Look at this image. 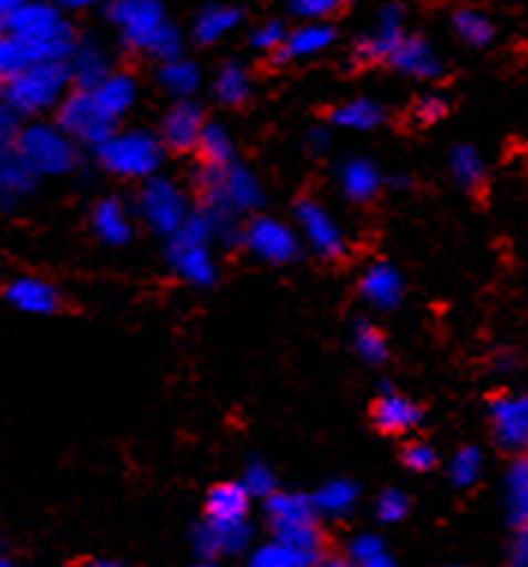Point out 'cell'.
<instances>
[{"label":"cell","mask_w":528,"mask_h":567,"mask_svg":"<svg viewBox=\"0 0 528 567\" xmlns=\"http://www.w3.org/2000/svg\"><path fill=\"white\" fill-rule=\"evenodd\" d=\"M387 63L394 66L396 73L408 75V79H421V82H433V79H442V73H445L442 58H438L433 45L424 37H408V33L396 45L394 54L387 58Z\"/></svg>","instance_id":"obj_15"},{"label":"cell","mask_w":528,"mask_h":567,"mask_svg":"<svg viewBox=\"0 0 528 567\" xmlns=\"http://www.w3.org/2000/svg\"><path fill=\"white\" fill-rule=\"evenodd\" d=\"M91 226L94 235L108 247H124L126 240L133 238V217L121 198H103L96 202L94 214H91Z\"/></svg>","instance_id":"obj_21"},{"label":"cell","mask_w":528,"mask_h":567,"mask_svg":"<svg viewBox=\"0 0 528 567\" xmlns=\"http://www.w3.org/2000/svg\"><path fill=\"white\" fill-rule=\"evenodd\" d=\"M205 124L208 121H205L201 105L193 103V100H177L159 124V138L168 151L189 154V151H196L198 138L205 133Z\"/></svg>","instance_id":"obj_12"},{"label":"cell","mask_w":528,"mask_h":567,"mask_svg":"<svg viewBox=\"0 0 528 567\" xmlns=\"http://www.w3.org/2000/svg\"><path fill=\"white\" fill-rule=\"evenodd\" d=\"M21 0H0V28H3V21H7V16H10L15 7H19Z\"/></svg>","instance_id":"obj_54"},{"label":"cell","mask_w":528,"mask_h":567,"mask_svg":"<svg viewBox=\"0 0 528 567\" xmlns=\"http://www.w3.org/2000/svg\"><path fill=\"white\" fill-rule=\"evenodd\" d=\"M405 37V16L400 3H387L382 12H379V21L375 28L361 42H358V58L363 63H379L387 61L394 49L403 42Z\"/></svg>","instance_id":"obj_14"},{"label":"cell","mask_w":528,"mask_h":567,"mask_svg":"<svg viewBox=\"0 0 528 567\" xmlns=\"http://www.w3.org/2000/svg\"><path fill=\"white\" fill-rule=\"evenodd\" d=\"M249 567H307V565H303L301 556H298L294 549H289L286 544H280V540H273V544H265V547L252 553Z\"/></svg>","instance_id":"obj_39"},{"label":"cell","mask_w":528,"mask_h":567,"mask_svg":"<svg viewBox=\"0 0 528 567\" xmlns=\"http://www.w3.org/2000/svg\"><path fill=\"white\" fill-rule=\"evenodd\" d=\"M3 298H7L10 307L28 312V316H52V312L61 310V295H58V289L37 277L12 279L7 291H3Z\"/></svg>","instance_id":"obj_18"},{"label":"cell","mask_w":528,"mask_h":567,"mask_svg":"<svg viewBox=\"0 0 528 567\" xmlns=\"http://www.w3.org/2000/svg\"><path fill=\"white\" fill-rule=\"evenodd\" d=\"M244 247L268 265H289L298 256V231H291L282 219L256 217L244 226Z\"/></svg>","instance_id":"obj_10"},{"label":"cell","mask_w":528,"mask_h":567,"mask_svg":"<svg viewBox=\"0 0 528 567\" xmlns=\"http://www.w3.org/2000/svg\"><path fill=\"white\" fill-rule=\"evenodd\" d=\"M294 219H298V231L301 238L310 244L321 258L328 261H340L349 252V240L345 231L337 226V219L328 214V207L315 202V198H301L294 207Z\"/></svg>","instance_id":"obj_9"},{"label":"cell","mask_w":528,"mask_h":567,"mask_svg":"<svg viewBox=\"0 0 528 567\" xmlns=\"http://www.w3.org/2000/svg\"><path fill=\"white\" fill-rule=\"evenodd\" d=\"M252 537L247 519H205L196 532L198 556L226 558L244 553Z\"/></svg>","instance_id":"obj_13"},{"label":"cell","mask_w":528,"mask_h":567,"mask_svg":"<svg viewBox=\"0 0 528 567\" xmlns=\"http://www.w3.org/2000/svg\"><path fill=\"white\" fill-rule=\"evenodd\" d=\"M403 274H400L394 265L375 261V265H370V268L363 270L361 295L373 303L375 310H394L396 303L403 300Z\"/></svg>","instance_id":"obj_19"},{"label":"cell","mask_w":528,"mask_h":567,"mask_svg":"<svg viewBox=\"0 0 528 567\" xmlns=\"http://www.w3.org/2000/svg\"><path fill=\"white\" fill-rule=\"evenodd\" d=\"M0 567H19V565H12V561H7V558H0Z\"/></svg>","instance_id":"obj_56"},{"label":"cell","mask_w":528,"mask_h":567,"mask_svg":"<svg viewBox=\"0 0 528 567\" xmlns=\"http://www.w3.org/2000/svg\"><path fill=\"white\" fill-rule=\"evenodd\" d=\"M58 126L79 147H100L117 130V121L105 112L94 91L75 87L58 105Z\"/></svg>","instance_id":"obj_7"},{"label":"cell","mask_w":528,"mask_h":567,"mask_svg":"<svg viewBox=\"0 0 528 567\" xmlns=\"http://www.w3.org/2000/svg\"><path fill=\"white\" fill-rule=\"evenodd\" d=\"M159 87L168 93V96H175V100H193V93L198 91V84H201V73H198V66L187 58H172V61L159 63Z\"/></svg>","instance_id":"obj_28"},{"label":"cell","mask_w":528,"mask_h":567,"mask_svg":"<svg viewBox=\"0 0 528 567\" xmlns=\"http://www.w3.org/2000/svg\"><path fill=\"white\" fill-rule=\"evenodd\" d=\"M451 24H454L456 37L463 42H468V45H489L493 37H496V28H493V21H489L487 12L472 10V7L456 10Z\"/></svg>","instance_id":"obj_34"},{"label":"cell","mask_w":528,"mask_h":567,"mask_svg":"<svg viewBox=\"0 0 528 567\" xmlns=\"http://www.w3.org/2000/svg\"><path fill=\"white\" fill-rule=\"evenodd\" d=\"M408 507H412L408 495L400 493V489H384L379 495V502H375V514H379L382 523H400L408 514Z\"/></svg>","instance_id":"obj_42"},{"label":"cell","mask_w":528,"mask_h":567,"mask_svg":"<svg viewBox=\"0 0 528 567\" xmlns=\"http://www.w3.org/2000/svg\"><path fill=\"white\" fill-rule=\"evenodd\" d=\"M505 514L510 526H528V460H514L505 475Z\"/></svg>","instance_id":"obj_27"},{"label":"cell","mask_w":528,"mask_h":567,"mask_svg":"<svg viewBox=\"0 0 528 567\" xmlns=\"http://www.w3.org/2000/svg\"><path fill=\"white\" fill-rule=\"evenodd\" d=\"M84 567H121V565H114V561H91V565H84Z\"/></svg>","instance_id":"obj_55"},{"label":"cell","mask_w":528,"mask_h":567,"mask_svg":"<svg viewBox=\"0 0 528 567\" xmlns=\"http://www.w3.org/2000/svg\"><path fill=\"white\" fill-rule=\"evenodd\" d=\"M333 28L324 21H303L301 28L286 33L277 61H303V58H315L324 49H331Z\"/></svg>","instance_id":"obj_22"},{"label":"cell","mask_w":528,"mask_h":567,"mask_svg":"<svg viewBox=\"0 0 528 567\" xmlns=\"http://www.w3.org/2000/svg\"><path fill=\"white\" fill-rule=\"evenodd\" d=\"M138 214H142L147 226L154 228L156 235L172 238L177 228L187 223L193 210H189L187 193L175 181L154 175L147 177L142 193H138Z\"/></svg>","instance_id":"obj_8"},{"label":"cell","mask_w":528,"mask_h":567,"mask_svg":"<svg viewBox=\"0 0 528 567\" xmlns=\"http://www.w3.org/2000/svg\"><path fill=\"white\" fill-rule=\"evenodd\" d=\"M312 567H361L352 556H321Z\"/></svg>","instance_id":"obj_49"},{"label":"cell","mask_w":528,"mask_h":567,"mask_svg":"<svg viewBox=\"0 0 528 567\" xmlns=\"http://www.w3.org/2000/svg\"><path fill=\"white\" fill-rule=\"evenodd\" d=\"M66 66H70V79H73V87H96L103 82L105 75L112 73V61L100 42L84 40L75 42L73 54L66 58Z\"/></svg>","instance_id":"obj_20"},{"label":"cell","mask_w":528,"mask_h":567,"mask_svg":"<svg viewBox=\"0 0 528 567\" xmlns=\"http://www.w3.org/2000/svg\"><path fill=\"white\" fill-rule=\"evenodd\" d=\"M31 63L33 61L24 52V45L12 33L0 31V79L7 82L12 75H19L21 70H28Z\"/></svg>","instance_id":"obj_38"},{"label":"cell","mask_w":528,"mask_h":567,"mask_svg":"<svg viewBox=\"0 0 528 567\" xmlns=\"http://www.w3.org/2000/svg\"><path fill=\"white\" fill-rule=\"evenodd\" d=\"M240 19H244V12H240L238 7L214 3V7H208V10H201L193 33H196V40L201 42V45H214V42H219L222 37H228V33L235 31V28L240 24Z\"/></svg>","instance_id":"obj_29"},{"label":"cell","mask_w":528,"mask_h":567,"mask_svg":"<svg viewBox=\"0 0 528 567\" xmlns=\"http://www.w3.org/2000/svg\"><path fill=\"white\" fill-rule=\"evenodd\" d=\"M484 472V454L477 451L475 444H466V447H459L454 456H451V463H447V477H451V484L454 486H472Z\"/></svg>","instance_id":"obj_36"},{"label":"cell","mask_w":528,"mask_h":567,"mask_svg":"<svg viewBox=\"0 0 528 567\" xmlns=\"http://www.w3.org/2000/svg\"><path fill=\"white\" fill-rule=\"evenodd\" d=\"M96 93V100L103 103V109L112 114L114 121H121L138 100V84L130 73H108L103 82L91 87Z\"/></svg>","instance_id":"obj_25"},{"label":"cell","mask_w":528,"mask_h":567,"mask_svg":"<svg viewBox=\"0 0 528 567\" xmlns=\"http://www.w3.org/2000/svg\"><path fill=\"white\" fill-rule=\"evenodd\" d=\"M252 495L244 484H217L208 493V519H247Z\"/></svg>","instance_id":"obj_30"},{"label":"cell","mask_w":528,"mask_h":567,"mask_svg":"<svg viewBox=\"0 0 528 567\" xmlns=\"http://www.w3.org/2000/svg\"><path fill=\"white\" fill-rule=\"evenodd\" d=\"M108 19L133 52L151 54L159 63L180 58L184 42L175 24L166 21L159 0H112Z\"/></svg>","instance_id":"obj_2"},{"label":"cell","mask_w":528,"mask_h":567,"mask_svg":"<svg viewBox=\"0 0 528 567\" xmlns=\"http://www.w3.org/2000/svg\"><path fill=\"white\" fill-rule=\"evenodd\" d=\"M210 244H214V226L205 217V210L198 207L168 238V265L175 268L177 277L187 279L189 286H210L217 279Z\"/></svg>","instance_id":"obj_5"},{"label":"cell","mask_w":528,"mask_h":567,"mask_svg":"<svg viewBox=\"0 0 528 567\" xmlns=\"http://www.w3.org/2000/svg\"><path fill=\"white\" fill-rule=\"evenodd\" d=\"M328 133H321V130H315V133H310V151H324L328 147Z\"/></svg>","instance_id":"obj_52"},{"label":"cell","mask_w":528,"mask_h":567,"mask_svg":"<svg viewBox=\"0 0 528 567\" xmlns=\"http://www.w3.org/2000/svg\"><path fill=\"white\" fill-rule=\"evenodd\" d=\"M189 567H217V565H210V561H198V565H189Z\"/></svg>","instance_id":"obj_57"},{"label":"cell","mask_w":528,"mask_h":567,"mask_svg":"<svg viewBox=\"0 0 528 567\" xmlns=\"http://www.w3.org/2000/svg\"><path fill=\"white\" fill-rule=\"evenodd\" d=\"M451 177H454V184L459 189H466V193H480L484 184H487V163H484V156L477 154V147L472 145H456L451 151Z\"/></svg>","instance_id":"obj_26"},{"label":"cell","mask_w":528,"mask_h":567,"mask_svg":"<svg viewBox=\"0 0 528 567\" xmlns=\"http://www.w3.org/2000/svg\"><path fill=\"white\" fill-rule=\"evenodd\" d=\"M345 0H291V12L303 21H324L342 10Z\"/></svg>","instance_id":"obj_43"},{"label":"cell","mask_w":528,"mask_h":567,"mask_svg":"<svg viewBox=\"0 0 528 567\" xmlns=\"http://www.w3.org/2000/svg\"><path fill=\"white\" fill-rule=\"evenodd\" d=\"M354 502H358V486H354L352 481H345V477L328 481L319 493L312 495V505H315V511L324 516L349 514L354 507Z\"/></svg>","instance_id":"obj_32"},{"label":"cell","mask_w":528,"mask_h":567,"mask_svg":"<svg viewBox=\"0 0 528 567\" xmlns=\"http://www.w3.org/2000/svg\"><path fill=\"white\" fill-rule=\"evenodd\" d=\"M489 423L505 451H528V393H498L489 403Z\"/></svg>","instance_id":"obj_11"},{"label":"cell","mask_w":528,"mask_h":567,"mask_svg":"<svg viewBox=\"0 0 528 567\" xmlns=\"http://www.w3.org/2000/svg\"><path fill=\"white\" fill-rule=\"evenodd\" d=\"M163 138L147 130H114L96 147V159L105 172L124 181H147L163 165Z\"/></svg>","instance_id":"obj_4"},{"label":"cell","mask_w":528,"mask_h":567,"mask_svg":"<svg viewBox=\"0 0 528 567\" xmlns=\"http://www.w3.org/2000/svg\"><path fill=\"white\" fill-rule=\"evenodd\" d=\"M403 463L412 468V472H429L438 463V456L426 442H408L403 451Z\"/></svg>","instance_id":"obj_46"},{"label":"cell","mask_w":528,"mask_h":567,"mask_svg":"<svg viewBox=\"0 0 528 567\" xmlns=\"http://www.w3.org/2000/svg\"><path fill=\"white\" fill-rule=\"evenodd\" d=\"M196 154L201 165H214V168L235 163V145H231V138H228V133L219 124H205V133L198 138Z\"/></svg>","instance_id":"obj_35"},{"label":"cell","mask_w":528,"mask_h":567,"mask_svg":"<svg viewBox=\"0 0 528 567\" xmlns=\"http://www.w3.org/2000/svg\"><path fill=\"white\" fill-rule=\"evenodd\" d=\"M15 151L31 163V168L40 177L70 175L79 165V145L58 124L21 126Z\"/></svg>","instance_id":"obj_6"},{"label":"cell","mask_w":528,"mask_h":567,"mask_svg":"<svg viewBox=\"0 0 528 567\" xmlns=\"http://www.w3.org/2000/svg\"><path fill=\"white\" fill-rule=\"evenodd\" d=\"M354 351L361 354V361L373 363V367L387 361V354H391L384 333L375 324H370V321H358V328H354Z\"/></svg>","instance_id":"obj_37"},{"label":"cell","mask_w":528,"mask_h":567,"mask_svg":"<svg viewBox=\"0 0 528 567\" xmlns=\"http://www.w3.org/2000/svg\"><path fill=\"white\" fill-rule=\"evenodd\" d=\"M340 189L345 193L349 202L366 205V202H373L375 193L382 189V175H379V168H375L370 159L354 156V159H349V163H342Z\"/></svg>","instance_id":"obj_24"},{"label":"cell","mask_w":528,"mask_h":567,"mask_svg":"<svg viewBox=\"0 0 528 567\" xmlns=\"http://www.w3.org/2000/svg\"><path fill=\"white\" fill-rule=\"evenodd\" d=\"M249 73L240 66L238 61L226 63L217 75V84H214V93L222 105H244L249 100Z\"/></svg>","instance_id":"obj_33"},{"label":"cell","mask_w":528,"mask_h":567,"mask_svg":"<svg viewBox=\"0 0 528 567\" xmlns=\"http://www.w3.org/2000/svg\"><path fill=\"white\" fill-rule=\"evenodd\" d=\"M240 484L247 486V493L252 495V498H268V495L277 493V477H273V472H270L261 460H252V463L247 465Z\"/></svg>","instance_id":"obj_40"},{"label":"cell","mask_w":528,"mask_h":567,"mask_svg":"<svg viewBox=\"0 0 528 567\" xmlns=\"http://www.w3.org/2000/svg\"><path fill=\"white\" fill-rule=\"evenodd\" d=\"M0 31L12 33L24 45L33 63L66 61L75 49V31L66 21L61 7L42 3V0H21L19 7L7 16Z\"/></svg>","instance_id":"obj_1"},{"label":"cell","mask_w":528,"mask_h":567,"mask_svg":"<svg viewBox=\"0 0 528 567\" xmlns=\"http://www.w3.org/2000/svg\"><path fill=\"white\" fill-rule=\"evenodd\" d=\"M361 567H400V565H396L394 558L387 556V553H382V556L370 558V561H366V565H361Z\"/></svg>","instance_id":"obj_53"},{"label":"cell","mask_w":528,"mask_h":567,"mask_svg":"<svg viewBox=\"0 0 528 567\" xmlns=\"http://www.w3.org/2000/svg\"><path fill=\"white\" fill-rule=\"evenodd\" d=\"M517 367V358L514 351H498L496 354V370H514Z\"/></svg>","instance_id":"obj_51"},{"label":"cell","mask_w":528,"mask_h":567,"mask_svg":"<svg viewBox=\"0 0 528 567\" xmlns=\"http://www.w3.org/2000/svg\"><path fill=\"white\" fill-rule=\"evenodd\" d=\"M286 28H282V21H268V24H261V28H256L252 31V37H249V42H252V49L261 54H280L282 42H286Z\"/></svg>","instance_id":"obj_41"},{"label":"cell","mask_w":528,"mask_h":567,"mask_svg":"<svg viewBox=\"0 0 528 567\" xmlns=\"http://www.w3.org/2000/svg\"><path fill=\"white\" fill-rule=\"evenodd\" d=\"M445 114H447V103L438 96V93H426V96L417 100L415 109H412V117H415L417 124H424V126L438 124Z\"/></svg>","instance_id":"obj_44"},{"label":"cell","mask_w":528,"mask_h":567,"mask_svg":"<svg viewBox=\"0 0 528 567\" xmlns=\"http://www.w3.org/2000/svg\"><path fill=\"white\" fill-rule=\"evenodd\" d=\"M52 3L54 7H61V10H87L96 0H52Z\"/></svg>","instance_id":"obj_50"},{"label":"cell","mask_w":528,"mask_h":567,"mask_svg":"<svg viewBox=\"0 0 528 567\" xmlns=\"http://www.w3.org/2000/svg\"><path fill=\"white\" fill-rule=\"evenodd\" d=\"M37 181H40V175L33 172L31 163L15 147L0 151V207L10 210V207L21 205L37 189Z\"/></svg>","instance_id":"obj_17"},{"label":"cell","mask_w":528,"mask_h":567,"mask_svg":"<svg viewBox=\"0 0 528 567\" xmlns=\"http://www.w3.org/2000/svg\"><path fill=\"white\" fill-rule=\"evenodd\" d=\"M21 133V114L7 100H0V151L15 147Z\"/></svg>","instance_id":"obj_45"},{"label":"cell","mask_w":528,"mask_h":567,"mask_svg":"<svg viewBox=\"0 0 528 567\" xmlns=\"http://www.w3.org/2000/svg\"><path fill=\"white\" fill-rule=\"evenodd\" d=\"M384 109L375 100H349V103L337 105L331 112V124L342 126V130H354V133H366V130H375V126L384 121Z\"/></svg>","instance_id":"obj_31"},{"label":"cell","mask_w":528,"mask_h":567,"mask_svg":"<svg viewBox=\"0 0 528 567\" xmlns=\"http://www.w3.org/2000/svg\"><path fill=\"white\" fill-rule=\"evenodd\" d=\"M265 511L273 532L277 528L301 526V523H319V511L312 505L310 495L303 493H273L265 498Z\"/></svg>","instance_id":"obj_23"},{"label":"cell","mask_w":528,"mask_h":567,"mask_svg":"<svg viewBox=\"0 0 528 567\" xmlns=\"http://www.w3.org/2000/svg\"><path fill=\"white\" fill-rule=\"evenodd\" d=\"M70 66L66 61H42L31 63L28 70L12 75L3 82V100L21 114V117H37V114L58 109L61 100L70 93Z\"/></svg>","instance_id":"obj_3"},{"label":"cell","mask_w":528,"mask_h":567,"mask_svg":"<svg viewBox=\"0 0 528 567\" xmlns=\"http://www.w3.org/2000/svg\"><path fill=\"white\" fill-rule=\"evenodd\" d=\"M382 553H384V544L379 535H358L352 544H349V556H352L358 565H366L370 558L382 556Z\"/></svg>","instance_id":"obj_47"},{"label":"cell","mask_w":528,"mask_h":567,"mask_svg":"<svg viewBox=\"0 0 528 567\" xmlns=\"http://www.w3.org/2000/svg\"><path fill=\"white\" fill-rule=\"evenodd\" d=\"M510 567H528V526L517 528V537L510 544Z\"/></svg>","instance_id":"obj_48"},{"label":"cell","mask_w":528,"mask_h":567,"mask_svg":"<svg viewBox=\"0 0 528 567\" xmlns=\"http://www.w3.org/2000/svg\"><path fill=\"white\" fill-rule=\"evenodd\" d=\"M0 82H3V79H0Z\"/></svg>","instance_id":"obj_58"},{"label":"cell","mask_w":528,"mask_h":567,"mask_svg":"<svg viewBox=\"0 0 528 567\" xmlns=\"http://www.w3.org/2000/svg\"><path fill=\"white\" fill-rule=\"evenodd\" d=\"M421 405L415 400H408L403 393L391 391V388H384L379 393V400L373 403V423L375 430H382L387 435H405L412 433L421 426Z\"/></svg>","instance_id":"obj_16"}]
</instances>
